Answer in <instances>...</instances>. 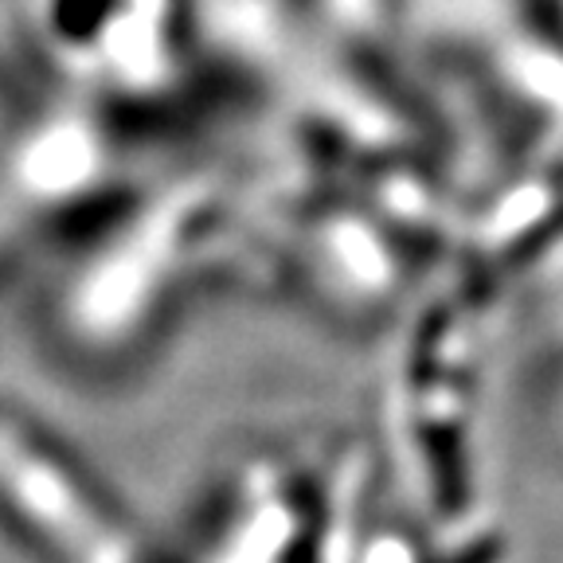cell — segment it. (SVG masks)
Masks as SVG:
<instances>
[{
  "instance_id": "obj_1",
  "label": "cell",
  "mask_w": 563,
  "mask_h": 563,
  "mask_svg": "<svg viewBox=\"0 0 563 563\" xmlns=\"http://www.w3.org/2000/svg\"><path fill=\"white\" fill-rule=\"evenodd\" d=\"M0 512L52 563H153L110 497L12 415H0Z\"/></svg>"
}]
</instances>
